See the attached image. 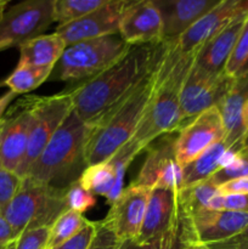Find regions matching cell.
<instances>
[{"mask_svg": "<svg viewBox=\"0 0 248 249\" xmlns=\"http://www.w3.org/2000/svg\"><path fill=\"white\" fill-rule=\"evenodd\" d=\"M90 130L91 125L80 119L73 109L26 177L57 189H67L74 184L88 167L85 148Z\"/></svg>", "mask_w": 248, "mask_h": 249, "instance_id": "obj_4", "label": "cell"}, {"mask_svg": "<svg viewBox=\"0 0 248 249\" xmlns=\"http://www.w3.org/2000/svg\"><path fill=\"white\" fill-rule=\"evenodd\" d=\"M230 148L225 140L215 143L197 160L184 167V187L208 180L221 168V158Z\"/></svg>", "mask_w": 248, "mask_h": 249, "instance_id": "obj_22", "label": "cell"}, {"mask_svg": "<svg viewBox=\"0 0 248 249\" xmlns=\"http://www.w3.org/2000/svg\"><path fill=\"white\" fill-rule=\"evenodd\" d=\"M247 15L248 12L238 16L228 27L207 41L197 53L195 63L212 74H221L225 72V66L235 49Z\"/></svg>", "mask_w": 248, "mask_h": 249, "instance_id": "obj_20", "label": "cell"}, {"mask_svg": "<svg viewBox=\"0 0 248 249\" xmlns=\"http://www.w3.org/2000/svg\"><path fill=\"white\" fill-rule=\"evenodd\" d=\"M209 249H248V225L242 232L224 242L207 246Z\"/></svg>", "mask_w": 248, "mask_h": 249, "instance_id": "obj_38", "label": "cell"}, {"mask_svg": "<svg viewBox=\"0 0 248 249\" xmlns=\"http://www.w3.org/2000/svg\"><path fill=\"white\" fill-rule=\"evenodd\" d=\"M85 190L107 199L116 187V170L111 160L88 165L78 179Z\"/></svg>", "mask_w": 248, "mask_h": 249, "instance_id": "obj_23", "label": "cell"}, {"mask_svg": "<svg viewBox=\"0 0 248 249\" xmlns=\"http://www.w3.org/2000/svg\"><path fill=\"white\" fill-rule=\"evenodd\" d=\"M197 53L182 55L174 48V41L164 40V49L158 62V77L152 97L141 123L131 140L146 150L152 141L165 134H173L184 126L180 95L185 78Z\"/></svg>", "mask_w": 248, "mask_h": 249, "instance_id": "obj_2", "label": "cell"}, {"mask_svg": "<svg viewBox=\"0 0 248 249\" xmlns=\"http://www.w3.org/2000/svg\"><path fill=\"white\" fill-rule=\"evenodd\" d=\"M65 40L58 33L41 34L19 46V63L39 68H55L65 53Z\"/></svg>", "mask_w": 248, "mask_h": 249, "instance_id": "obj_21", "label": "cell"}, {"mask_svg": "<svg viewBox=\"0 0 248 249\" xmlns=\"http://www.w3.org/2000/svg\"><path fill=\"white\" fill-rule=\"evenodd\" d=\"M243 177H248V145H245L241 148L233 162L229 167L218 170L211 178V180L216 186H219L229 180Z\"/></svg>", "mask_w": 248, "mask_h": 249, "instance_id": "obj_29", "label": "cell"}, {"mask_svg": "<svg viewBox=\"0 0 248 249\" xmlns=\"http://www.w3.org/2000/svg\"><path fill=\"white\" fill-rule=\"evenodd\" d=\"M50 238V228H34L24 230L16 241L15 249H46Z\"/></svg>", "mask_w": 248, "mask_h": 249, "instance_id": "obj_33", "label": "cell"}, {"mask_svg": "<svg viewBox=\"0 0 248 249\" xmlns=\"http://www.w3.org/2000/svg\"><path fill=\"white\" fill-rule=\"evenodd\" d=\"M248 57V15L246 17V21L243 23L241 33L238 36L237 43H236L235 49L229 58L228 63L225 66V74L229 77L235 78L236 73L241 68V66L245 63L246 58Z\"/></svg>", "mask_w": 248, "mask_h": 249, "instance_id": "obj_31", "label": "cell"}, {"mask_svg": "<svg viewBox=\"0 0 248 249\" xmlns=\"http://www.w3.org/2000/svg\"><path fill=\"white\" fill-rule=\"evenodd\" d=\"M96 228L97 223L89 221L88 225L78 235H75L70 241L62 243V245L53 249H88L90 243H91L92 238H94L95 232H96Z\"/></svg>", "mask_w": 248, "mask_h": 249, "instance_id": "obj_36", "label": "cell"}, {"mask_svg": "<svg viewBox=\"0 0 248 249\" xmlns=\"http://www.w3.org/2000/svg\"><path fill=\"white\" fill-rule=\"evenodd\" d=\"M107 0H55L53 2V22L58 26L72 23L100 9Z\"/></svg>", "mask_w": 248, "mask_h": 249, "instance_id": "obj_28", "label": "cell"}, {"mask_svg": "<svg viewBox=\"0 0 248 249\" xmlns=\"http://www.w3.org/2000/svg\"><path fill=\"white\" fill-rule=\"evenodd\" d=\"M129 0H107L106 4L91 14L72 23L60 26L56 33L60 34L66 45L89 39L119 34V23Z\"/></svg>", "mask_w": 248, "mask_h": 249, "instance_id": "obj_16", "label": "cell"}, {"mask_svg": "<svg viewBox=\"0 0 248 249\" xmlns=\"http://www.w3.org/2000/svg\"><path fill=\"white\" fill-rule=\"evenodd\" d=\"M220 0H155L163 22L164 40L177 39Z\"/></svg>", "mask_w": 248, "mask_h": 249, "instance_id": "obj_19", "label": "cell"}, {"mask_svg": "<svg viewBox=\"0 0 248 249\" xmlns=\"http://www.w3.org/2000/svg\"><path fill=\"white\" fill-rule=\"evenodd\" d=\"M53 72V68H39L18 62L14 72L4 80L2 84L6 85L10 91L16 95L26 94L40 87L46 79H49Z\"/></svg>", "mask_w": 248, "mask_h": 249, "instance_id": "obj_25", "label": "cell"}, {"mask_svg": "<svg viewBox=\"0 0 248 249\" xmlns=\"http://www.w3.org/2000/svg\"><path fill=\"white\" fill-rule=\"evenodd\" d=\"M88 223L89 220L77 212H73L71 209L63 212L51 225L50 238H49L46 249H53L70 241L71 238L78 235L88 225Z\"/></svg>", "mask_w": 248, "mask_h": 249, "instance_id": "obj_27", "label": "cell"}, {"mask_svg": "<svg viewBox=\"0 0 248 249\" xmlns=\"http://www.w3.org/2000/svg\"><path fill=\"white\" fill-rule=\"evenodd\" d=\"M55 0H26L0 15V51L19 48L53 22Z\"/></svg>", "mask_w": 248, "mask_h": 249, "instance_id": "obj_8", "label": "cell"}, {"mask_svg": "<svg viewBox=\"0 0 248 249\" xmlns=\"http://www.w3.org/2000/svg\"><path fill=\"white\" fill-rule=\"evenodd\" d=\"M185 249H209L207 246L201 245V243H197V242H190L189 245L185 247Z\"/></svg>", "mask_w": 248, "mask_h": 249, "instance_id": "obj_44", "label": "cell"}, {"mask_svg": "<svg viewBox=\"0 0 248 249\" xmlns=\"http://www.w3.org/2000/svg\"><path fill=\"white\" fill-rule=\"evenodd\" d=\"M130 48L119 34L68 45L53 68L56 79L63 82L91 79L125 55Z\"/></svg>", "mask_w": 248, "mask_h": 249, "instance_id": "obj_6", "label": "cell"}, {"mask_svg": "<svg viewBox=\"0 0 248 249\" xmlns=\"http://www.w3.org/2000/svg\"><path fill=\"white\" fill-rule=\"evenodd\" d=\"M73 111L72 94L63 91L53 96H36L34 104L33 124L29 133L26 155L16 174L23 179L41 151L57 131L61 124Z\"/></svg>", "mask_w": 248, "mask_h": 249, "instance_id": "obj_7", "label": "cell"}, {"mask_svg": "<svg viewBox=\"0 0 248 249\" xmlns=\"http://www.w3.org/2000/svg\"><path fill=\"white\" fill-rule=\"evenodd\" d=\"M119 36L130 46L164 41L162 16L155 0L128 1L121 17Z\"/></svg>", "mask_w": 248, "mask_h": 249, "instance_id": "obj_15", "label": "cell"}, {"mask_svg": "<svg viewBox=\"0 0 248 249\" xmlns=\"http://www.w3.org/2000/svg\"><path fill=\"white\" fill-rule=\"evenodd\" d=\"M21 184V177L0 165V214L4 213L6 207L18 191Z\"/></svg>", "mask_w": 248, "mask_h": 249, "instance_id": "obj_32", "label": "cell"}, {"mask_svg": "<svg viewBox=\"0 0 248 249\" xmlns=\"http://www.w3.org/2000/svg\"><path fill=\"white\" fill-rule=\"evenodd\" d=\"M247 12L248 0H220L182 36L173 39L175 50L182 55L197 53L207 41L228 27L233 19Z\"/></svg>", "mask_w": 248, "mask_h": 249, "instance_id": "obj_13", "label": "cell"}, {"mask_svg": "<svg viewBox=\"0 0 248 249\" xmlns=\"http://www.w3.org/2000/svg\"><path fill=\"white\" fill-rule=\"evenodd\" d=\"M164 41L131 46L108 68L71 90L73 109L80 119L94 124L128 96L150 74L159 60Z\"/></svg>", "mask_w": 248, "mask_h": 249, "instance_id": "obj_1", "label": "cell"}, {"mask_svg": "<svg viewBox=\"0 0 248 249\" xmlns=\"http://www.w3.org/2000/svg\"><path fill=\"white\" fill-rule=\"evenodd\" d=\"M7 4H9V1H6V0H0V15L6 10Z\"/></svg>", "mask_w": 248, "mask_h": 249, "instance_id": "obj_45", "label": "cell"}, {"mask_svg": "<svg viewBox=\"0 0 248 249\" xmlns=\"http://www.w3.org/2000/svg\"><path fill=\"white\" fill-rule=\"evenodd\" d=\"M150 194V189L131 184L111 204L104 223L113 231L119 241H136L139 237Z\"/></svg>", "mask_w": 248, "mask_h": 249, "instance_id": "obj_14", "label": "cell"}, {"mask_svg": "<svg viewBox=\"0 0 248 249\" xmlns=\"http://www.w3.org/2000/svg\"><path fill=\"white\" fill-rule=\"evenodd\" d=\"M66 190L23 178L18 191L2 213L16 237L28 229L51 228L68 209Z\"/></svg>", "mask_w": 248, "mask_h": 249, "instance_id": "obj_5", "label": "cell"}, {"mask_svg": "<svg viewBox=\"0 0 248 249\" xmlns=\"http://www.w3.org/2000/svg\"><path fill=\"white\" fill-rule=\"evenodd\" d=\"M181 211L179 191L155 189L151 190L145 219L135 242L146 245L169 230Z\"/></svg>", "mask_w": 248, "mask_h": 249, "instance_id": "obj_18", "label": "cell"}, {"mask_svg": "<svg viewBox=\"0 0 248 249\" xmlns=\"http://www.w3.org/2000/svg\"><path fill=\"white\" fill-rule=\"evenodd\" d=\"M17 240L14 230L7 223L6 219L4 218L2 214H0V248H4L9 243L15 242Z\"/></svg>", "mask_w": 248, "mask_h": 249, "instance_id": "obj_39", "label": "cell"}, {"mask_svg": "<svg viewBox=\"0 0 248 249\" xmlns=\"http://www.w3.org/2000/svg\"><path fill=\"white\" fill-rule=\"evenodd\" d=\"M16 241H17V240H16ZM16 241H15V242L9 243V245L5 246V247L2 248V249H15V247H16Z\"/></svg>", "mask_w": 248, "mask_h": 249, "instance_id": "obj_46", "label": "cell"}, {"mask_svg": "<svg viewBox=\"0 0 248 249\" xmlns=\"http://www.w3.org/2000/svg\"><path fill=\"white\" fill-rule=\"evenodd\" d=\"M36 96H27L17 101L4 117V129L0 140V165L17 172L23 160L33 124Z\"/></svg>", "mask_w": 248, "mask_h": 249, "instance_id": "obj_12", "label": "cell"}, {"mask_svg": "<svg viewBox=\"0 0 248 249\" xmlns=\"http://www.w3.org/2000/svg\"><path fill=\"white\" fill-rule=\"evenodd\" d=\"M66 203L68 209L83 214L96 206V197L94 194L85 190L77 180L66 190Z\"/></svg>", "mask_w": 248, "mask_h": 249, "instance_id": "obj_30", "label": "cell"}, {"mask_svg": "<svg viewBox=\"0 0 248 249\" xmlns=\"http://www.w3.org/2000/svg\"><path fill=\"white\" fill-rule=\"evenodd\" d=\"M243 77H248V57L246 58L245 63L241 66V68L238 70V72L236 73L235 79H237V78H243Z\"/></svg>", "mask_w": 248, "mask_h": 249, "instance_id": "obj_43", "label": "cell"}, {"mask_svg": "<svg viewBox=\"0 0 248 249\" xmlns=\"http://www.w3.org/2000/svg\"><path fill=\"white\" fill-rule=\"evenodd\" d=\"M175 139L172 134H165L147 146V156L134 185L175 192L184 187V169L175 156Z\"/></svg>", "mask_w": 248, "mask_h": 249, "instance_id": "obj_9", "label": "cell"}, {"mask_svg": "<svg viewBox=\"0 0 248 249\" xmlns=\"http://www.w3.org/2000/svg\"><path fill=\"white\" fill-rule=\"evenodd\" d=\"M218 191L220 195H246L248 194V177L229 180L219 185Z\"/></svg>", "mask_w": 248, "mask_h": 249, "instance_id": "obj_37", "label": "cell"}, {"mask_svg": "<svg viewBox=\"0 0 248 249\" xmlns=\"http://www.w3.org/2000/svg\"><path fill=\"white\" fill-rule=\"evenodd\" d=\"M218 194V186L208 179L182 187L179 191V197L184 211L187 215L192 216L198 212L209 209L212 199Z\"/></svg>", "mask_w": 248, "mask_h": 249, "instance_id": "obj_26", "label": "cell"}, {"mask_svg": "<svg viewBox=\"0 0 248 249\" xmlns=\"http://www.w3.org/2000/svg\"><path fill=\"white\" fill-rule=\"evenodd\" d=\"M190 242H195L192 237L191 223H190V216L181 206L179 216L175 223L170 226L169 230L156 237L151 242L143 245L141 249H185Z\"/></svg>", "mask_w": 248, "mask_h": 249, "instance_id": "obj_24", "label": "cell"}, {"mask_svg": "<svg viewBox=\"0 0 248 249\" xmlns=\"http://www.w3.org/2000/svg\"><path fill=\"white\" fill-rule=\"evenodd\" d=\"M179 131L175 139V156L182 168L226 138L225 126L218 106L202 112Z\"/></svg>", "mask_w": 248, "mask_h": 249, "instance_id": "obj_11", "label": "cell"}, {"mask_svg": "<svg viewBox=\"0 0 248 249\" xmlns=\"http://www.w3.org/2000/svg\"><path fill=\"white\" fill-rule=\"evenodd\" d=\"M190 223L195 242L211 246L242 232L248 225V214L204 209L190 216Z\"/></svg>", "mask_w": 248, "mask_h": 249, "instance_id": "obj_17", "label": "cell"}, {"mask_svg": "<svg viewBox=\"0 0 248 249\" xmlns=\"http://www.w3.org/2000/svg\"><path fill=\"white\" fill-rule=\"evenodd\" d=\"M212 211H229L248 214V194L220 195L218 194L211 202Z\"/></svg>", "mask_w": 248, "mask_h": 249, "instance_id": "obj_34", "label": "cell"}, {"mask_svg": "<svg viewBox=\"0 0 248 249\" xmlns=\"http://www.w3.org/2000/svg\"><path fill=\"white\" fill-rule=\"evenodd\" d=\"M0 249H2V248H0Z\"/></svg>", "mask_w": 248, "mask_h": 249, "instance_id": "obj_49", "label": "cell"}, {"mask_svg": "<svg viewBox=\"0 0 248 249\" xmlns=\"http://www.w3.org/2000/svg\"><path fill=\"white\" fill-rule=\"evenodd\" d=\"M142 246L136 243L135 241H123L118 249H141Z\"/></svg>", "mask_w": 248, "mask_h": 249, "instance_id": "obj_42", "label": "cell"}, {"mask_svg": "<svg viewBox=\"0 0 248 249\" xmlns=\"http://www.w3.org/2000/svg\"><path fill=\"white\" fill-rule=\"evenodd\" d=\"M242 126H243V130H245V133L247 134L248 133V99H247V101L245 102V105H243V108H242Z\"/></svg>", "mask_w": 248, "mask_h": 249, "instance_id": "obj_41", "label": "cell"}, {"mask_svg": "<svg viewBox=\"0 0 248 249\" xmlns=\"http://www.w3.org/2000/svg\"><path fill=\"white\" fill-rule=\"evenodd\" d=\"M245 145H248V133L246 134V136H245V141H243V146Z\"/></svg>", "mask_w": 248, "mask_h": 249, "instance_id": "obj_48", "label": "cell"}, {"mask_svg": "<svg viewBox=\"0 0 248 249\" xmlns=\"http://www.w3.org/2000/svg\"><path fill=\"white\" fill-rule=\"evenodd\" d=\"M2 129H4V119L0 123V140H1V134H2Z\"/></svg>", "mask_w": 248, "mask_h": 249, "instance_id": "obj_47", "label": "cell"}, {"mask_svg": "<svg viewBox=\"0 0 248 249\" xmlns=\"http://www.w3.org/2000/svg\"><path fill=\"white\" fill-rule=\"evenodd\" d=\"M122 241L102 220L97 221L96 232L88 249H118Z\"/></svg>", "mask_w": 248, "mask_h": 249, "instance_id": "obj_35", "label": "cell"}, {"mask_svg": "<svg viewBox=\"0 0 248 249\" xmlns=\"http://www.w3.org/2000/svg\"><path fill=\"white\" fill-rule=\"evenodd\" d=\"M158 62L128 96L96 123L90 124L91 130L85 148L87 165L108 160L135 135L157 83Z\"/></svg>", "mask_w": 248, "mask_h": 249, "instance_id": "obj_3", "label": "cell"}, {"mask_svg": "<svg viewBox=\"0 0 248 249\" xmlns=\"http://www.w3.org/2000/svg\"><path fill=\"white\" fill-rule=\"evenodd\" d=\"M233 83L235 78L229 77L225 72L212 74L194 62L185 78L180 95L184 125L202 112L219 106Z\"/></svg>", "mask_w": 248, "mask_h": 249, "instance_id": "obj_10", "label": "cell"}, {"mask_svg": "<svg viewBox=\"0 0 248 249\" xmlns=\"http://www.w3.org/2000/svg\"><path fill=\"white\" fill-rule=\"evenodd\" d=\"M17 95L15 94V92L10 91V90L0 96V123H1V121L4 119V114L5 112H6V109L9 108V106L12 104V101H14Z\"/></svg>", "mask_w": 248, "mask_h": 249, "instance_id": "obj_40", "label": "cell"}]
</instances>
